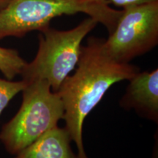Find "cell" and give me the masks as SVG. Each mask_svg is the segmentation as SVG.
I'll return each mask as SVG.
<instances>
[{
    "label": "cell",
    "mask_w": 158,
    "mask_h": 158,
    "mask_svg": "<svg viewBox=\"0 0 158 158\" xmlns=\"http://www.w3.org/2000/svg\"><path fill=\"white\" fill-rule=\"evenodd\" d=\"M154 158H157V149L156 147V152L154 153Z\"/></svg>",
    "instance_id": "12"
},
{
    "label": "cell",
    "mask_w": 158,
    "mask_h": 158,
    "mask_svg": "<svg viewBox=\"0 0 158 158\" xmlns=\"http://www.w3.org/2000/svg\"><path fill=\"white\" fill-rule=\"evenodd\" d=\"M102 39L92 37L82 46L78 68L67 77L57 93L64 105L65 128L76 144L78 158H88L83 143V125L88 114L101 101L112 85L130 80L140 69L114 62L102 50Z\"/></svg>",
    "instance_id": "1"
},
{
    "label": "cell",
    "mask_w": 158,
    "mask_h": 158,
    "mask_svg": "<svg viewBox=\"0 0 158 158\" xmlns=\"http://www.w3.org/2000/svg\"><path fill=\"white\" fill-rule=\"evenodd\" d=\"M83 13L114 31L122 10L106 3L92 0H10L0 10V40L5 37H22L32 31H42L62 15Z\"/></svg>",
    "instance_id": "2"
},
{
    "label": "cell",
    "mask_w": 158,
    "mask_h": 158,
    "mask_svg": "<svg viewBox=\"0 0 158 158\" xmlns=\"http://www.w3.org/2000/svg\"><path fill=\"white\" fill-rule=\"evenodd\" d=\"M27 63L16 50L0 46V71L7 79L21 76Z\"/></svg>",
    "instance_id": "8"
},
{
    "label": "cell",
    "mask_w": 158,
    "mask_h": 158,
    "mask_svg": "<svg viewBox=\"0 0 158 158\" xmlns=\"http://www.w3.org/2000/svg\"><path fill=\"white\" fill-rule=\"evenodd\" d=\"M129 81L120 106L126 110L134 109L141 117L157 123L158 70L139 71Z\"/></svg>",
    "instance_id": "6"
},
{
    "label": "cell",
    "mask_w": 158,
    "mask_h": 158,
    "mask_svg": "<svg viewBox=\"0 0 158 158\" xmlns=\"http://www.w3.org/2000/svg\"><path fill=\"white\" fill-rule=\"evenodd\" d=\"M98 22L89 17L74 28L57 30L47 27L40 31L35 59L27 63L21 77L24 82L46 80L57 92L80 59L82 41Z\"/></svg>",
    "instance_id": "4"
},
{
    "label": "cell",
    "mask_w": 158,
    "mask_h": 158,
    "mask_svg": "<svg viewBox=\"0 0 158 158\" xmlns=\"http://www.w3.org/2000/svg\"><path fill=\"white\" fill-rule=\"evenodd\" d=\"M26 83L23 80L13 81L0 78V116L10 102L23 91Z\"/></svg>",
    "instance_id": "9"
},
{
    "label": "cell",
    "mask_w": 158,
    "mask_h": 158,
    "mask_svg": "<svg viewBox=\"0 0 158 158\" xmlns=\"http://www.w3.org/2000/svg\"><path fill=\"white\" fill-rule=\"evenodd\" d=\"M10 1V0H0V10H1L3 7H5Z\"/></svg>",
    "instance_id": "11"
},
{
    "label": "cell",
    "mask_w": 158,
    "mask_h": 158,
    "mask_svg": "<svg viewBox=\"0 0 158 158\" xmlns=\"http://www.w3.org/2000/svg\"><path fill=\"white\" fill-rule=\"evenodd\" d=\"M158 43V1L122 9L114 31L102 40V50L110 59L129 63Z\"/></svg>",
    "instance_id": "5"
},
{
    "label": "cell",
    "mask_w": 158,
    "mask_h": 158,
    "mask_svg": "<svg viewBox=\"0 0 158 158\" xmlns=\"http://www.w3.org/2000/svg\"><path fill=\"white\" fill-rule=\"evenodd\" d=\"M21 92V107L0 131V141L13 155L56 127L64 113L62 99L46 80L27 82Z\"/></svg>",
    "instance_id": "3"
},
{
    "label": "cell",
    "mask_w": 158,
    "mask_h": 158,
    "mask_svg": "<svg viewBox=\"0 0 158 158\" xmlns=\"http://www.w3.org/2000/svg\"><path fill=\"white\" fill-rule=\"evenodd\" d=\"M70 133L65 127H53L14 158H78L70 147Z\"/></svg>",
    "instance_id": "7"
},
{
    "label": "cell",
    "mask_w": 158,
    "mask_h": 158,
    "mask_svg": "<svg viewBox=\"0 0 158 158\" xmlns=\"http://www.w3.org/2000/svg\"><path fill=\"white\" fill-rule=\"evenodd\" d=\"M92 1L98 3H112L117 7H122V9H126L128 7L144 5L158 0H92Z\"/></svg>",
    "instance_id": "10"
}]
</instances>
